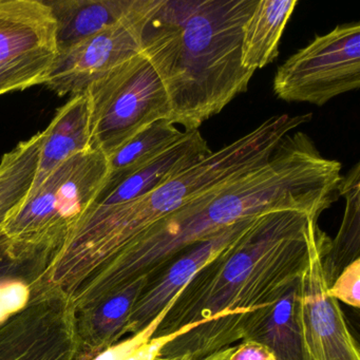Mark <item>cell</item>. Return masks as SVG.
<instances>
[{
    "label": "cell",
    "mask_w": 360,
    "mask_h": 360,
    "mask_svg": "<svg viewBox=\"0 0 360 360\" xmlns=\"http://www.w3.org/2000/svg\"><path fill=\"white\" fill-rule=\"evenodd\" d=\"M318 220L300 210L259 214L176 295L153 337L201 326L166 345L160 358L201 360L243 340L255 311L271 307L300 279L309 260V233Z\"/></svg>",
    "instance_id": "1"
},
{
    "label": "cell",
    "mask_w": 360,
    "mask_h": 360,
    "mask_svg": "<svg viewBox=\"0 0 360 360\" xmlns=\"http://www.w3.org/2000/svg\"><path fill=\"white\" fill-rule=\"evenodd\" d=\"M341 164L326 159L305 132L282 139L262 165L185 205L151 227L86 292L92 307L155 275L181 252L233 223L274 210L319 218L338 199Z\"/></svg>",
    "instance_id": "2"
},
{
    "label": "cell",
    "mask_w": 360,
    "mask_h": 360,
    "mask_svg": "<svg viewBox=\"0 0 360 360\" xmlns=\"http://www.w3.org/2000/svg\"><path fill=\"white\" fill-rule=\"evenodd\" d=\"M258 0H159L142 33V52L169 101V121L183 130L219 115L248 91L242 66L246 20Z\"/></svg>",
    "instance_id": "3"
},
{
    "label": "cell",
    "mask_w": 360,
    "mask_h": 360,
    "mask_svg": "<svg viewBox=\"0 0 360 360\" xmlns=\"http://www.w3.org/2000/svg\"><path fill=\"white\" fill-rule=\"evenodd\" d=\"M311 117L305 113L269 117L144 197L122 205H92L65 244L71 266L86 279L100 277L158 222L265 163L282 139L309 123Z\"/></svg>",
    "instance_id": "4"
},
{
    "label": "cell",
    "mask_w": 360,
    "mask_h": 360,
    "mask_svg": "<svg viewBox=\"0 0 360 360\" xmlns=\"http://www.w3.org/2000/svg\"><path fill=\"white\" fill-rule=\"evenodd\" d=\"M107 176V158L94 149L60 164L6 219L3 233L8 258L32 267L39 279L98 199Z\"/></svg>",
    "instance_id": "5"
},
{
    "label": "cell",
    "mask_w": 360,
    "mask_h": 360,
    "mask_svg": "<svg viewBox=\"0 0 360 360\" xmlns=\"http://www.w3.org/2000/svg\"><path fill=\"white\" fill-rule=\"evenodd\" d=\"M84 94L89 101L90 147L106 158L155 122L169 121L165 88L143 52L90 84Z\"/></svg>",
    "instance_id": "6"
},
{
    "label": "cell",
    "mask_w": 360,
    "mask_h": 360,
    "mask_svg": "<svg viewBox=\"0 0 360 360\" xmlns=\"http://www.w3.org/2000/svg\"><path fill=\"white\" fill-rule=\"evenodd\" d=\"M360 86V24L316 37L276 71L273 89L285 102L323 106Z\"/></svg>",
    "instance_id": "7"
},
{
    "label": "cell",
    "mask_w": 360,
    "mask_h": 360,
    "mask_svg": "<svg viewBox=\"0 0 360 360\" xmlns=\"http://www.w3.org/2000/svg\"><path fill=\"white\" fill-rule=\"evenodd\" d=\"M159 0H140L123 22L58 51L44 85L58 96L84 94L90 84L142 52L145 24Z\"/></svg>",
    "instance_id": "8"
},
{
    "label": "cell",
    "mask_w": 360,
    "mask_h": 360,
    "mask_svg": "<svg viewBox=\"0 0 360 360\" xmlns=\"http://www.w3.org/2000/svg\"><path fill=\"white\" fill-rule=\"evenodd\" d=\"M77 313L58 292L34 294L0 323V360H79Z\"/></svg>",
    "instance_id": "9"
},
{
    "label": "cell",
    "mask_w": 360,
    "mask_h": 360,
    "mask_svg": "<svg viewBox=\"0 0 360 360\" xmlns=\"http://www.w3.org/2000/svg\"><path fill=\"white\" fill-rule=\"evenodd\" d=\"M330 238L316 223L309 240V260L300 277V321L311 360H360L359 347L336 299L328 292L323 257Z\"/></svg>",
    "instance_id": "10"
},
{
    "label": "cell",
    "mask_w": 360,
    "mask_h": 360,
    "mask_svg": "<svg viewBox=\"0 0 360 360\" xmlns=\"http://www.w3.org/2000/svg\"><path fill=\"white\" fill-rule=\"evenodd\" d=\"M258 216L233 223L210 239L193 244L149 277L130 311L124 328V336H132L145 330L167 307L189 280L233 241L239 239Z\"/></svg>",
    "instance_id": "11"
},
{
    "label": "cell",
    "mask_w": 360,
    "mask_h": 360,
    "mask_svg": "<svg viewBox=\"0 0 360 360\" xmlns=\"http://www.w3.org/2000/svg\"><path fill=\"white\" fill-rule=\"evenodd\" d=\"M56 49V22L45 0H0V63Z\"/></svg>",
    "instance_id": "12"
},
{
    "label": "cell",
    "mask_w": 360,
    "mask_h": 360,
    "mask_svg": "<svg viewBox=\"0 0 360 360\" xmlns=\"http://www.w3.org/2000/svg\"><path fill=\"white\" fill-rule=\"evenodd\" d=\"M39 165L29 193L37 191L60 164L90 150V108L85 94L71 96L45 129Z\"/></svg>",
    "instance_id": "13"
},
{
    "label": "cell",
    "mask_w": 360,
    "mask_h": 360,
    "mask_svg": "<svg viewBox=\"0 0 360 360\" xmlns=\"http://www.w3.org/2000/svg\"><path fill=\"white\" fill-rule=\"evenodd\" d=\"M56 22V49H68L131 15L140 0H45Z\"/></svg>",
    "instance_id": "14"
},
{
    "label": "cell",
    "mask_w": 360,
    "mask_h": 360,
    "mask_svg": "<svg viewBox=\"0 0 360 360\" xmlns=\"http://www.w3.org/2000/svg\"><path fill=\"white\" fill-rule=\"evenodd\" d=\"M146 282L147 278L138 280L104 302L77 313L79 360H94L121 341L130 311Z\"/></svg>",
    "instance_id": "15"
},
{
    "label": "cell",
    "mask_w": 360,
    "mask_h": 360,
    "mask_svg": "<svg viewBox=\"0 0 360 360\" xmlns=\"http://www.w3.org/2000/svg\"><path fill=\"white\" fill-rule=\"evenodd\" d=\"M300 279L267 309L262 319L243 340L266 345L277 360H311L303 339L300 321Z\"/></svg>",
    "instance_id": "16"
},
{
    "label": "cell",
    "mask_w": 360,
    "mask_h": 360,
    "mask_svg": "<svg viewBox=\"0 0 360 360\" xmlns=\"http://www.w3.org/2000/svg\"><path fill=\"white\" fill-rule=\"evenodd\" d=\"M297 0H258L246 20L242 39V66L255 71L277 58L279 44Z\"/></svg>",
    "instance_id": "17"
},
{
    "label": "cell",
    "mask_w": 360,
    "mask_h": 360,
    "mask_svg": "<svg viewBox=\"0 0 360 360\" xmlns=\"http://www.w3.org/2000/svg\"><path fill=\"white\" fill-rule=\"evenodd\" d=\"M45 130L20 142L0 160V258L7 257L3 225L28 195L37 174Z\"/></svg>",
    "instance_id": "18"
},
{
    "label": "cell",
    "mask_w": 360,
    "mask_h": 360,
    "mask_svg": "<svg viewBox=\"0 0 360 360\" xmlns=\"http://www.w3.org/2000/svg\"><path fill=\"white\" fill-rule=\"evenodd\" d=\"M338 195L345 199V216L340 229L323 257V271L328 286L341 271L360 259V165L356 164L341 178Z\"/></svg>",
    "instance_id": "19"
},
{
    "label": "cell",
    "mask_w": 360,
    "mask_h": 360,
    "mask_svg": "<svg viewBox=\"0 0 360 360\" xmlns=\"http://www.w3.org/2000/svg\"><path fill=\"white\" fill-rule=\"evenodd\" d=\"M184 132L168 120H161L145 128L107 158L108 176L101 193L113 188L132 172L150 163L164 150L178 142L184 136Z\"/></svg>",
    "instance_id": "20"
},
{
    "label": "cell",
    "mask_w": 360,
    "mask_h": 360,
    "mask_svg": "<svg viewBox=\"0 0 360 360\" xmlns=\"http://www.w3.org/2000/svg\"><path fill=\"white\" fill-rule=\"evenodd\" d=\"M37 271L30 266L0 258V323L22 311L32 298Z\"/></svg>",
    "instance_id": "21"
},
{
    "label": "cell",
    "mask_w": 360,
    "mask_h": 360,
    "mask_svg": "<svg viewBox=\"0 0 360 360\" xmlns=\"http://www.w3.org/2000/svg\"><path fill=\"white\" fill-rule=\"evenodd\" d=\"M56 53L37 51L0 63V96L44 85Z\"/></svg>",
    "instance_id": "22"
},
{
    "label": "cell",
    "mask_w": 360,
    "mask_h": 360,
    "mask_svg": "<svg viewBox=\"0 0 360 360\" xmlns=\"http://www.w3.org/2000/svg\"><path fill=\"white\" fill-rule=\"evenodd\" d=\"M328 292L337 301L359 309L360 307V259L349 263L334 283L328 288Z\"/></svg>",
    "instance_id": "23"
},
{
    "label": "cell",
    "mask_w": 360,
    "mask_h": 360,
    "mask_svg": "<svg viewBox=\"0 0 360 360\" xmlns=\"http://www.w3.org/2000/svg\"><path fill=\"white\" fill-rule=\"evenodd\" d=\"M174 300L167 305L165 309L147 326L145 330H141L138 334L132 335L124 340L119 341L117 345H112L109 347L106 351L103 352L100 355L96 356L94 360H127L128 356L136 351L140 345L146 342L147 340L151 338L157 330L161 320L163 319L164 316L167 313L168 309L172 304Z\"/></svg>",
    "instance_id": "24"
},
{
    "label": "cell",
    "mask_w": 360,
    "mask_h": 360,
    "mask_svg": "<svg viewBox=\"0 0 360 360\" xmlns=\"http://www.w3.org/2000/svg\"><path fill=\"white\" fill-rule=\"evenodd\" d=\"M229 360H277V358L266 345L254 340H242L233 347Z\"/></svg>",
    "instance_id": "25"
},
{
    "label": "cell",
    "mask_w": 360,
    "mask_h": 360,
    "mask_svg": "<svg viewBox=\"0 0 360 360\" xmlns=\"http://www.w3.org/2000/svg\"><path fill=\"white\" fill-rule=\"evenodd\" d=\"M233 347H226V349H220L218 352L210 354L206 357L202 358L201 360H229Z\"/></svg>",
    "instance_id": "26"
}]
</instances>
